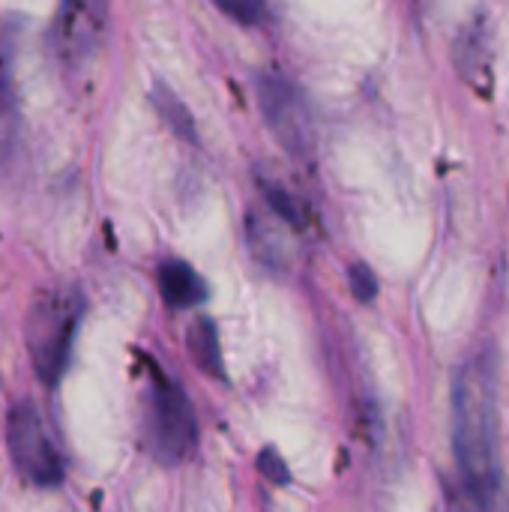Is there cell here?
Masks as SVG:
<instances>
[{
    "label": "cell",
    "mask_w": 509,
    "mask_h": 512,
    "mask_svg": "<svg viewBox=\"0 0 509 512\" xmlns=\"http://www.w3.org/2000/svg\"><path fill=\"white\" fill-rule=\"evenodd\" d=\"M105 30H108V9L102 3L69 0L54 15L51 48L60 57V63L78 69L96 57V51L105 42Z\"/></svg>",
    "instance_id": "obj_5"
},
{
    "label": "cell",
    "mask_w": 509,
    "mask_h": 512,
    "mask_svg": "<svg viewBox=\"0 0 509 512\" xmlns=\"http://www.w3.org/2000/svg\"><path fill=\"white\" fill-rule=\"evenodd\" d=\"M81 315H84V297L78 288L42 291L27 309L24 345H27L36 375L48 387H57L69 369Z\"/></svg>",
    "instance_id": "obj_2"
},
{
    "label": "cell",
    "mask_w": 509,
    "mask_h": 512,
    "mask_svg": "<svg viewBox=\"0 0 509 512\" xmlns=\"http://www.w3.org/2000/svg\"><path fill=\"white\" fill-rule=\"evenodd\" d=\"M153 105H156V111L165 117V123L171 126L174 135H180V138H186V141H195V138H198L192 114L186 111V105H183L171 90H156V93H153Z\"/></svg>",
    "instance_id": "obj_9"
},
{
    "label": "cell",
    "mask_w": 509,
    "mask_h": 512,
    "mask_svg": "<svg viewBox=\"0 0 509 512\" xmlns=\"http://www.w3.org/2000/svg\"><path fill=\"white\" fill-rule=\"evenodd\" d=\"M189 354L192 363L207 378H225V360H222V342L219 330L210 318H195L189 327Z\"/></svg>",
    "instance_id": "obj_8"
},
{
    "label": "cell",
    "mask_w": 509,
    "mask_h": 512,
    "mask_svg": "<svg viewBox=\"0 0 509 512\" xmlns=\"http://www.w3.org/2000/svg\"><path fill=\"white\" fill-rule=\"evenodd\" d=\"M159 294L171 309H195L207 300V282L195 267L171 258L159 267Z\"/></svg>",
    "instance_id": "obj_7"
},
{
    "label": "cell",
    "mask_w": 509,
    "mask_h": 512,
    "mask_svg": "<svg viewBox=\"0 0 509 512\" xmlns=\"http://www.w3.org/2000/svg\"><path fill=\"white\" fill-rule=\"evenodd\" d=\"M15 138H18V114H15L9 90L0 87V165L9 159V153L15 147Z\"/></svg>",
    "instance_id": "obj_11"
},
{
    "label": "cell",
    "mask_w": 509,
    "mask_h": 512,
    "mask_svg": "<svg viewBox=\"0 0 509 512\" xmlns=\"http://www.w3.org/2000/svg\"><path fill=\"white\" fill-rule=\"evenodd\" d=\"M258 468H261V471H264V477H267L270 483H276V486L291 483V471L285 468V462L279 459V453H276V450H264V453H261V459H258Z\"/></svg>",
    "instance_id": "obj_14"
},
{
    "label": "cell",
    "mask_w": 509,
    "mask_h": 512,
    "mask_svg": "<svg viewBox=\"0 0 509 512\" xmlns=\"http://www.w3.org/2000/svg\"><path fill=\"white\" fill-rule=\"evenodd\" d=\"M144 438L150 453L165 465L186 462L198 444V420L192 402L183 387L162 372H153L144 396Z\"/></svg>",
    "instance_id": "obj_3"
},
{
    "label": "cell",
    "mask_w": 509,
    "mask_h": 512,
    "mask_svg": "<svg viewBox=\"0 0 509 512\" xmlns=\"http://www.w3.org/2000/svg\"><path fill=\"white\" fill-rule=\"evenodd\" d=\"M264 198H267L270 210H273L279 219H285L291 228H303V225H306V207H303V201H297L288 189H282V186H267V189H264Z\"/></svg>",
    "instance_id": "obj_10"
},
{
    "label": "cell",
    "mask_w": 509,
    "mask_h": 512,
    "mask_svg": "<svg viewBox=\"0 0 509 512\" xmlns=\"http://www.w3.org/2000/svg\"><path fill=\"white\" fill-rule=\"evenodd\" d=\"M6 444L18 474L36 489H54L63 483V459L54 447L45 420L30 402H18L6 417Z\"/></svg>",
    "instance_id": "obj_4"
},
{
    "label": "cell",
    "mask_w": 509,
    "mask_h": 512,
    "mask_svg": "<svg viewBox=\"0 0 509 512\" xmlns=\"http://www.w3.org/2000/svg\"><path fill=\"white\" fill-rule=\"evenodd\" d=\"M348 279H351V291H354V297H357L360 303L375 300V294H378V279H375V273H372L366 264H354L351 273H348Z\"/></svg>",
    "instance_id": "obj_13"
},
{
    "label": "cell",
    "mask_w": 509,
    "mask_h": 512,
    "mask_svg": "<svg viewBox=\"0 0 509 512\" xmlns=\"http://www.w3.org/2000/svg\"><path fill=\"white\" fill-rule=\"evenodd\" d=\"M453 456L462 498L477 512H498V354L489 345L471 354L453 381Z\"/></svg>",
    "instance_id": "obj_1"
},
{
    "label": "cell",
    "mask_w": 509,
    "mask_h": 512,
    "mask_svg": "<svg viewBox=\"0 0 509 512\" xmlns=\"http://www.w3.org/2000/svg\"><path fill=\"white\" fill-rule=\"evenodd\" d=\"M255 93H258V105L273 135L294 153L309 150L312 123H309V111H306L300 90L279 72H258Z\"/></svg>",
    "instance_id": "obj_6"
},
{
    "label": "cell",
    "mask_w": 509,
    "mask_h": 512,
    "mask_svg": "<svg viewBox=\"0 0 509 512\" xmlns=\"http://www.w3.org/2000/svg\"><path fill=\"white\" fill-rule=\"evenodd\" d=\"M216 6L240 24H258L267 12L264 3H258V0H216Z\"/></svg>",
    "instance_id": "obj_12"
}]
</instances>
